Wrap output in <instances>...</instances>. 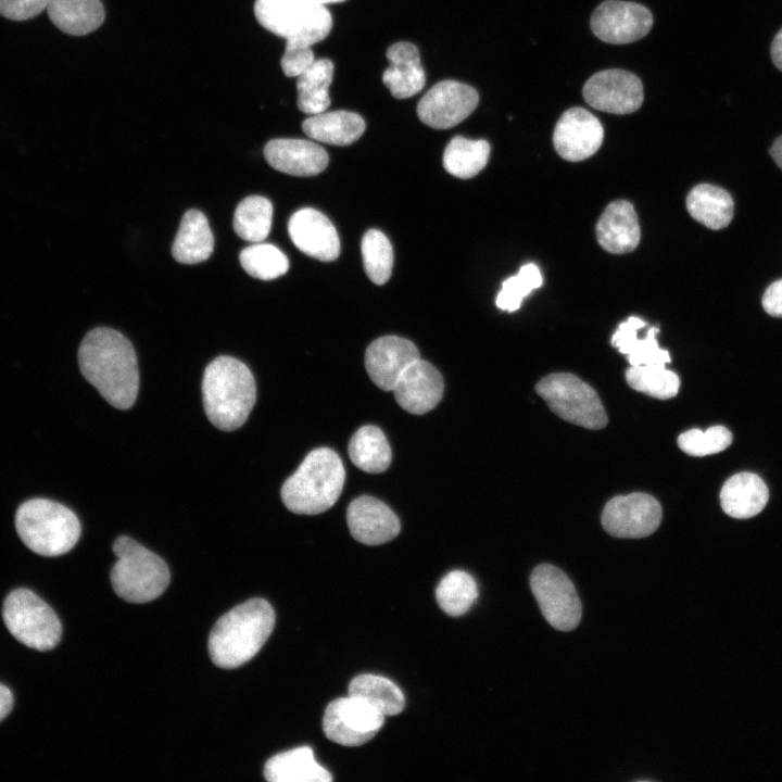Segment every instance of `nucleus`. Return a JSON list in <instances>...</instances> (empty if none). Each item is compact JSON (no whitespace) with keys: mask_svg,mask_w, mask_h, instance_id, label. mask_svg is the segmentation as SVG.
I'll return each mask as SVG.
<instances>
[{"mask_svg":"<svg viewBox=\"0 0 782 782\" xmlns=\"http://www.w3.org/2000/svg\"><path fill=\"white\" fill-rule=\"evenodd\" d=\"M685 203L695 220L714 230L727 227L734 213L732 197L724 189L709 184L695 186Z\"/></svg>","mask_w":782,"mask_h":782,"instance_id":"30","label":"nucleus"},{"mask_svg":"<svg viewBox=\"0 0 782 782\" xmlns=\"http://www.w3.org/2000/svg\"><path fill=\"white\" fill-rule=\"evenodd\" d=\"M202 395L209 420L220 430L231 431L245 422L255 404V380L239 360L218 356L204 369Z\"/></svg>","mask_w":782,"mask_h":782,"instance_id":"3","label":"nucleus"},{"mask_svg":"<svg viewBox=\"0 0 782 782\" xmlns=\"http://www.w3.org/2000/svg\"><path fill=\"white\" fill-rule=\"evenodd\" d=\"M333 76V63L328 59L315 60L299 75L297 81L298 108L303 113L315 115L330 105L329 87Z\"/></svg>","mask_w":782,"mask_h":782,"instance_id":"31","label":"nucleus"},{"mask_svg":"<svg viewBox=\"0 0 782 782\" xmlns=\"http://www.w3.org/2000/svg\"><path fill=\"white\" fill-rule=\"evenodd\" d=\"M645 326L646 323L641 318L629 317L618 326L611 337V344L628 356L631 366H666L671 358L669 352L657 343L658 327H651L644 338H638L639 329Z\"/></svg>","mask_w":782,"mask_h":782,"instance_id":"24","label":"nucleus"},{"mask_svg":"<svg viewBox=\"0 0 782 782\" xmlns=\"http://www.w3.org/2000/svg\"><path fill=\"white\" fill-rule=\"evenodd\" d=\"M214 249V238L205 215L189 210L181 218L172 247L174 258L182 264H197L207 260Z\"/></svg>","mask_w":782,"mask_h":782,"instance_id":"27","label":"nucleus"},{"mask_svg":"<svg viewBox=\"0 0 782 782\" xmlns=\"http://www.w3.org/2000/svg\"><path fill=\"white\" fill-rule=\"evenodd\" d=\"M490 144L487 140H471L456 136L450 140L443 153L445 171L467 179L480 173L488 163Z\"/></svg>","mask_w":782,"mask_h":782,"instance_id":"34","label":"nucleus"},{"mask_svg":"<svg viewBox=\"0 0 782 782\" xmlns=\"http://www.w3.org/2000/svg\"><path fill=\"white\" fill-rule=\"evenodd\" d=\"M389 67L382 74V81L396 99H406L418 93L425 86L426 75L417 47L407 41L391 45L387 50Z\"/></svg>","mask_w":782,"mask_h":782,"instance_id":"23","label":"nucleus"},{"mask_svg":"<svg viewBox=\"0 0 782 782\" xmlns=\"http://www.w3.org/2000/svg\"><path fill=\"white\" fill-rule=\"evenodd\" d=\"M269 782H330L331 773L319 765L308 746H301L269 758L264 766Z\"/></svg>","mask_w":782,"mask_h":782,"instance_id":"26","label":"nucleus"},{"mask_svg":"<svg viewBox=\"0 0 782 782\" xmlns=\"http://www.w3.org/2000/svg\"><path fill=\"white\" fill-rule=\"evenodd\" d=\"M288 231L293 244L308 256L330 262L340 254V240L333 224L314 209L305 207L292 214Z\"/></svg>","mask_w":782,"mask_h":782,"instance_id":"19","label":"nucleus"},{"mask_svg":"<svg viewBox=\"0 0 782 782\" xmlns=\"http://www.w3.org/2000/svg\"><path fill=\"white\" fill-rule=\"evenodd\" d=\"M264 156L275 169L292 176H314L328 165V154L319 144L298 138H277L264 147Z\"/></svg>","mask_w":782,"mask_h":782,"instance_id":"21","label":"nucleus"},{"mask_svg":"<svg viewBox=\"0 0 782 782\" xmlns=\"http://www.w3.org/2000/svg\"><path fill=\"white\" fill-rule=\"evenodd\" d=\"M361 250L368 278L376 285L387 282L393 266V250L387 236L377 229H369L363 236Z\"/></svg>","mask_w":782,"mask_h":782,"instance_id":"39","label":"nucleus"},{"mask_svg":"<svg viewBox=\"0 0 782 782\" xmlns=\"http://www.w3.org/2000/svg\"><path fill=\"white\" fill-rule=\"evenodd\" d=\"M443 389L439 370L429 362L418 358L402 373L392 391L404 411L421 415L438 405Z\"/></svg>","mask_w":782,"mask_h":782,"instance_id":"17","label":"nucleus"},{"mask_svg":"<svg viewBox=\"0 0 782 782\" xmlns=\"http://www.w3.org/2000/svg\"><path fill=\"white\" fill-rule=\"evenodd\" d=\"M660 521V504L652 495L641 492L613 497L602 514L603 528L617 538L647 537L658 528Z\"/></svg>","mask_w":782,"mask_h":782,"instance_id":"12","label":"nucleus"},{"mask_svg":"<svg viewBox=\"0 0 782 782\" xmlns=\"http://www.w3.org/2000/svg\"><path fill=\"white\" fill-rule=\"evenodd\" d=\"M770 154L777 165L782 169V136L778 137L770 148Z\"/></svg>","mask_w":782,"mask_h":782,"instance_id":"47","label":"nucleus"},{"mask_svg":"<svg viewBox=\"0 0 782 782\" xmlns=\"http://www.w3.org/2000/svg\"><path fill=\"white\" fill-rule=\"evenodd\" d=\"M83 376L102 398L119 409L130 408L138 394L136 352L121 332L105 327L90 330L78 350Z\"/></svg>","mask_w":782,"mask_h":782,"instance_id":"1","label":"nucleus"},{"mask_svg":"<svg viewBox=\"0 0 782 782\" xmlns=\"http://www.w3.org/2000/svg\"><path fill=\"white\" fill-rule=\"evenodd\" d=\"M418 358L419 352L412 341L396 336H384L368 345L365 367L378 388L392 391L402 373Z\"/></svg>","mask_w":782,"mask_h":782,"instance_id":"18","label":"nucleus"},{"mask_svg":"<svg viewBox=\"0 0 782 782\" xmlns=\"http://www.w3.org/2000/svg\"><path fill=\"white\" fill-rule=\"evenodd\" d=\"M542 275L535 264L524 265L516 276L507 278L496 297V306L503 311H517L522 300L542 285Z\"/></svg>","mask_w":782,"mask_h":782,"instance_id":"40","label":"nucleus"},{"mask_svg":"<svg viewBox=\"0 0 782 782\" xmlns=\"http://www.w3.org/2000/svg\"><path fill=\"white\" fill-rule=\"evenodd\" d=\"M770 53L773 64L782 72V28L772 40Z\"/></svg>","mask_w":782,"mask_h":782,"instance_id":"46","label":"nucleus"},{"mask_svg":"<svg viewBox=\"0 0 782 782\" xmlns=\"http://www.w3.org/2000/svg\"><path fill=\"white\" fill-rule=\"evenodd\" d=\"M48 0H0V14L9 20L35 17L47 7Z\"/></svg>","mask_w":782,"mask_h":782,"instance_id":"43","label":"nucleus"},{"mask_svg":"<svg viewBox=\"0 0 782 782\" xmlns=\"http://www.w3.org/2000/svg\"><path fill=\"white\" fill-rule=\"evenodd\" d=\"M477 597V582L463 570H453L445 575L436 590V598L440 608L452 617L467 613Z\"/></svg>","mask_w":782,"mask_h":782,"instance_id":"36","label":"nucleus"},{"mask_svg":"<svg viewBox=\"0 0 782 782\" xmlns=\"http://www.w3.org/2000/svg\"><path fill=\"white\" fill-rule=\"evenodd\" d=\"M349 695L365 701L384 716H395L405 706L403 692L395 683L370 673L355 677L350 682Z\"/></svg>","mask_w":782,"mask_h":782,"instance_id":"33","label":"nucleus"},{"mask_svg":"<svg viewBox=\"0 0 782 782\" xmlns=\"http://www.w3.org/2000/svg\"><path fill=\"white\" fill-rule=\"evenodd\" d=\"M10 633L27 647L45 652L61 640V622L53 609L27 589L12 591L2 607Z\"/></svg>","mask_w":782,"mask_h":782,"instance_id":"8","label":"nucleus"},{"mask_svg":"<svg viewBox=\"0 0 782 782\" xmlns=\"http://www.w3.org/2000/svg\"><path fill=\"white\" fill-rule=\"evenodd\" d=\"M478 102L479 94L471 86L456 80H442L420 99L417 115L429 127L447 129L467 118Z\"/></svg>","mask_w":782,"mask_h":782,"instance_id":"14","label":"nucleus"},{"mask_svg":"<svg viewBox=\"0 0 782 782\" xmlns=\"http://www.w3.org/2000/svg\"><path fill=\"white\" fill-rule=\"evenodd\" d=\"M345 471L339 455L329 447L311 451L281 487L285 506L299 515H316L339 499Z\"/></svg>","mask_w":782,"mask_h":782,"instance_id":"4","label":"nucleus"},{"mask_svg":"<svg viewBox=\"0 0 782 782\" xmlns=\"http://www.w3.org/2000/svg\"><path fill=\"white\" fill-rule=\"evenodd\" d=\"M346 520L352 537L366 545L387 543L401 528L398 516L384 503L368 495L350 503Z\"/></svg>","mask_w":782,"mask_h":782,"instance_id":"20","label":"nucleus"},{"mask_svg":"<svg viewBox=\"0 0 782 782\" xmlns=\"http://www.w3.org/2000/svg\"><path fill=\"white\" fill-rule=\"evenodd\" d=\"M254 14L265 29L286 39V47H312L332 27L325 5L298 0H256Z\"/></svg>","mask_w":782,"mask_h":782,"instance_id":"7","label":"nucleus"},{"mask_svg":"<svg viewBox=\"0 0 782 782\" xmlns=\"http://www.w3.org/2000/svg\"><path fill=\"white\" fill-rule=\"evenodd\" d=\"M530 586L546 621L557 630H573L581 619V603L571 580L551 564L537 566Z\"/></svg>","mask_w":782,"mask_h":782,"instance_id":"10","label":"nucleus"},{"mask_svg":"<svg viewBox=\"0 0 782 782\" xmlns=\"http://www.w3.org/2000/svg\"><path fill=\"white\" fill-rule=\"evenodd\" d=\"M535 390L556 415L569 422L602 429L608 421L596 391L572 374H551L537 383Z\"/></svg>","mask_w":782,"mask_h":782,"instance_id":"9","label":"nucleus"},{"mask_svg":"<svg viewBox=\"0 0 782 782\" xmlns=\"http://www.w3.org/2000/svg\"><path fill=\"white\" fill-rule=\"evenodd\" d=\"M582 94L590 106L611 114L633 113L644 100L641 79L620 68L604 70L591 76Z\"/></svg>","mask_w":782,"mask_h":782,"instance_id":"13","label":"nucleus"},{"mask_svg":"<svg viewBox=\"0 0 782 782\" xmlns=\"http://www.w3.org/2000/svg\"><path fill=\"white\" fill-rule=\"evenodd\" d=\"M764 310L773 317H782V279L772 282L762 295Z\"/></svg>","mask_w":782,"mask_h":782,"instance_id":"44","label":"nucleus"},{"mask_svg":"<svg viewBox=\"0 0 782 782\" xmlns=\"http://www.w3.org/2000/svg\"><path fill=\"white\" fill-rule=\"evenodd\" d=\"M629 386L656 399H670L680 388L679 377L666 366H630L626 371Z\"/></svg>","mask_w":782,"mask_h":782,"instance_id":"38","label":"nucleus"},{"mask_svg":"<svg viewBox=\"0 0 782 782\" xmlns=\"http://www.w3.org/2000/svg\"><path fill=\"white\" fill-rule=\"evenodd\" d=\"M239 261L250 276L262 280L278 278L289 268L287 256L270 243L256 242L244 248L240 252Z\"/></svg>","mask_w":782,"mask_h":782,"instance_id":"37","label":"nucleus"},{"mask_svg":"<svg viewBox=\"0 0 782 782\" xmlns=\"http://www.w3.org/2000/svg\"><path fill=\"white\" fill-rule=\"evenodd\" d=\"M349 456L363 471L379 474L391 463V449L384 433L376 426H363L351 438Z\"/></svg>","mask_w":782,"mask_h":782,"instance_id":"32","label":"nucleus"},{"mask_svg":"<svg viewBox=\"0 0 782 782\" xmlns=\"http://www.w3.org/2000/svg\"><path fill=\"white\" fill-rule=\"evenodd\" d=\"M640 237L638 215L630 202L618 200L607 205L596 225V238L604 250L614 254L631 252Z\"/></svg>","mask_w":782,"mask_h":782,"instance_id":"22","label":"nucleus"},{"mask_svg":"<svg viewBox=\"0 0 782 782\" xmlns=\"http://www.w3.org/2000/svg\"><path fill=\"white\" fill-rule=\"evenodd\" d=\"M590 24L593 34L602 41L623 45L646 36L653 26V15L642 4L607 0L595 9Z\"/></svg>","mask_w":782,"mask_h":782,"instance_id":"15","label":"nucleus"},{"mask_svg":"<svg viewBox=\"0 0 782 782\" xmlns=\"http://www.w3.org/2000/svg\"><path fill=\"white\" fill-rule=\"evenodd\" d=\"M732 443V433L724 426H712L705 431L691 429L678 438L679 447L692 456H706L724 451Z\"/></svg>","mask_w":782,"mask_h":782,"instance_id":"41","label":"nucleus"},{"mask_svg":"<svg viewBox=\"0 0 782 782\" xmlns=\"http://www.w3.org/2000/svg\"><path fill=\"white\" fill-rule=\"evenodd\" d=\"M298 1L311 3V4L326 5V4H330V3L343 2L345 0H298Z\"/></svg>","mask_w":782,"mask_h":782,"instance_id":"48","label":"nucleus"},{"mask_svg":"<svg viewBox=\"0 0 782 782\" xmlns=\"http://www.w3.org/2000/svg\"><path fill=\"white\" fill-rule=\"evenodd\" d=\"M16 532L23 543L42 556L71 551L80 537V524L66 506L47 499L23 503L15 515Z\"/></svg>","mask_w":782,"mask_h":782,"instance_id":"5","label":"nucleus"},{"mask_svg":"<svg viewBox=\"0 0 782 782\" xmlns=\"http://www.w3.org/2000/svg\"><path fill=\"white\" fill-rule=\"evenodd\" d=\"M13 707V695L11 691L0 684V721L3 720Z\"/></svg>","mask_w":782,"mask_h":782,"instance_id":"45","label":"nucleus"},{"mask_svg":"<svg viewBox=\"0 0 782 782\" xmlns=\"http://www.w3.org/2000/svg\"><path fill=\"white\" fill-rule=\"evenodd\" d=\"M272 218L270 201L261 195H251L238 204L234 214V229L245 241L262 242L270 231Z\"/></svg>","mask_w":782,"mask_h":782,"instance_id":"35","label":"nucleus"},{"mask_svg":"<svg viewBox=\"0 0 782 782\" xmlns=\"http://www.w3.org/2000/svg\"><path fill=\"white\" fill-rule=\"evenodd\" d=\"M769 490L764 480L753 472H739L721 488L720 503L727 515L746 519L758 515L767 505Z\"/></svg>","mask_w":782,"mask_h":782,"instance_id":"25","label":"nucleus"},{"mask_svg":"<svg viewBox=\"0 0 782 782\" xmlns=\"http://www.w3.org/2000/svg\"><path fill=\"white\" fill-rule=\"evenodd\" d=\"M46 10L59 29L74 36L96 30L105 16L100 0H48Z\"/></svg>","mask_w":782,"mask_h":782,"instance_id":"29","label":"nucleus"},{"mask_svg":"<svg viewBox=\"0 0 782 782\" xmlns=\"http://www.w3.org/2000/svg\"><path fill=\"white\" fill-rule=\"evenodd\" d=\"M275 625V613L263 598L241 603L223 615L209 636V653L220 668H236L264 645Z\"/></svg>","mask_w":782,"mask_h":782,"instance_id":"2","label":"nucleus"},{"mask_svg":"<svg viewBox=\"0 0 782 782\" xmlns=\"http://www.w3.org/2000/svg\"><path fill=\"white\" fill-rule=\"evenodd\" d=\"M384 715L365 701L348 695L328 704L323 729L330 741L343 746H360L371 740L384 723Z\"/></svg>","mask_w":782,"mask_h":782,"instance_id":"11","label":"nucleus"},{"mask_svg":"<svg viewBox=\"0 0 782 782\" xmlns=\"http://www.w3.org/2000/svg\"><path fill=\"white\" fill-rule=\"evenodd\" d=\"M315 61L311 47H286L280 61L281 70L288 77H298Z\"/></svg>","mask_w":782,"mask_h":782,"instance_id":"42","label":"nucleus"},{"mask_svg":"<svg viewBox=\"0 0 782 782\" xmlns=\"http://www.w3.org/2000/svg\"><path fill=\"white\" fill-rule=\"evenodd\" d=\"M365 121L350 111L323 112L302 123L303 131L312 139L335 146L355 142L365 130Z\"/></svg>","mask_w":782,"mask_h":782,"instance_id":"28","label":"nucleus"},{"mask_svg":"<svg viewBox=\"0 0 782 782\" xmlns=\"http://www.w3.org/2000/svg\"><path fill=\"white\" fill-rule=\"evenodd\" d=\"M113 552L117 559L111 571V583L121 598L147 603L165 591L171 573L161 557L125 535L115 540Z\"/></svg>","mask_w":782,"mask_h":782,"instance_id":"6","label":"nucleus"},{"mask_svg":"<svg viewBox=\"0 0 782 782\" xmlns=\"http://www.w3.org/2000/svg\"><path fill=\"white\" fill-rule=\"evenodd\" d=\"M603 138L604 129L597 117L583 108H571L558 119L553 143L563 159L579 162L593 155Z\"/></svg>","mask_w":782,"mask_h":782,"instance_id":"16","label":"nucleus"}]
</instances>
